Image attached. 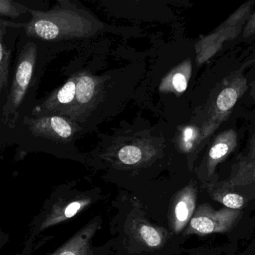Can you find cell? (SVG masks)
<instances>
[{
    "label": "cell",
    "instance_id": "cell-1",
    "mask_svg": "<svg viewBox=\"0 0 255 255\" xmlns=\"http://www.w3.org/2000/svg\"><path fill=\"white\" fill-rule=\"evenodd\" d=\"M96 189L89 192L74 190L68 186L59 188L44 204L39 214L32 221L22 255L31 253L37 237L51 227L72 219L92 205L97 199Z\"/></svg>",
    "mask_w": 255,
    "mask_h": 255
},
{
    "label": "cell",
    "instance_id": "cell-2",
    "mask_svg": "<svg viewBox=\"0 0 255 255\" xmlns=\"http://www.w3.org/2000/svg\"><path fill=\"white\" fill-rule=\"evenodd\" d=\"M32 11V20L26 25L30 36L41 39L56 40L89 36L96 32L100 23L89 14L72 9Z\"/></svg>",
    "mask_w": 255,
    "mask_h": 255
},
{
    "label": "cell",
    "instance_id": "cell-3",
    "mask_svg": "<svg viewBox=\"0 0 255 255\" xmlns=\"http://www.w3.org/2000/svg\"><path fill=\"white\" fill-rule=\"evenodd\" d=\"M247 89V80L241 68L229 74L213 89L202 108V121L199 127L202 141L210 136L228 119L234 106Z\"/></svg>",
    "mask_w": 255,
    "mask_h": 255
},
{
    "label": "cell",
    "instance_id": "cell-4",
    "mask_svg": "<svg viewBox=\"0 0 255 255\" xmlns=\"http://www.w3.org/2000/svg\"><path fill=\"white\" fill-rule=\"evenodd\" d=\"M242 210L224 208L216 210L208 203L197 207L185 235L205 236L211 234H222L231 231L241 217Z\"/></svg>",
    "mask_w": 255,
    "mask_h": 255
},
{
    "label": "cell",
    "instance_id": "cell-5",
    "mask_svg": "<svg viewBox=\"0 0 255 255\" xmlns=\"http://www.w3.org/2000/svg\"><path fill=\"white\" fill-rule=\"evenodd\" d=\"M124 230V235L127 237V243L129 246H138V249L144 251L162 249L170 237L167 230L152 225L141 216L140 213L135 210L128 216Z\"/></svg>",
    "mask_w": 255,
    "mask_h": 255
},
{
    "label": "cell",
    "instance_id": "cell-6",
    "mask_svg": "<svg viewBox=\"0 0 255 255\" xmlns=\"http://www.w3.org/2000/svg\"><path fill=\"white\" fill-rule=\"evenodd\" d=\"M198 187L193 180L178 191L171 199L168 223L174 234H179L189 225L196 210Z\"/></svg>",
    "mask_w": 255,
    "mask_h": 255
},
{
    "label": "cell",
    "instance_id": "cell-7",
    "mask_svg": "<svg viewBox=\"0 0 255 255\" xmlns=\"http://www.w3.org/2000/svg\"><path fill=\"white\" fill-rule=\"evenodd\" d=\"M101 219L95 218L77 231L57 250L49 255H92V240L101 227Z\"/></svg>",
    "mask_w": 255,
    "mask_h": 255
},
{
    "label": "cell",
    "instance_id": "cell-8",
    "mask_svg": "<svg viewBox=\"0 0 255 255\" xmlns=\"http://www.w3.org/2000/svg\"><path fill=\"white\" fill-rule=\"evenodd\" d=\"M237 143L238 134L234 129H228L217 135L209 150L206 161V175L208 178L213 177L217 165L235 150Z\"/></svg>",
    "mask_w": 255,
    "mask_h": 255
},
{
    "label": "cell",
    "instance_id": "cell-9",
    "mask_svg": "<svg viewBox=\"0 0 255 255\" xmlns=\"http://www.w3.org/2000/svg\"><path fill=\"white\" fill-rule=\"evenodd\" d=\"M35 49L30 47L22 56L16 71L15 80L11 91V104L14 107L20 105L30 83L35 64Z\"/></svg>",
    "mask_w": 255,
    "mask_h": 255
},
{
    "label": "cell",
    "instance_id": "cell-10",
    "mask_svg": "<svg viewBox=\"0 0 255 255\" xmlns=\"http://www.w3.org/2000/svg\"><path fill=\"white\" fill-rule=\"evenodd\" d=\"M252 183H255V159L245 156L239 159L235 164L232 173L228 179L212 184L218 188L233 189Z\"/></svg>",
    "mask_w": 255,
    "mask_h": 255
},
{
    "label": "cell",
    "instance_id": "cell-11",
    "mask_svg": "<svg viewBox=\"0 0 255 255\" xmlns=\"http://www.w3.org/2000/svg\"><path fill=\"white\" fill-rule=\"evenodd\" d=\"M192 74L191 59H186L171 71L164 82V89L177 94H182L186 90Z\"/></svg>",
    "mask_w": 255,
    "mask_h": 255
},
{
    "label": "cell",
    "instance_id": "cell-12",
    "mask_svg": "<svg viewBox=\"0 0 255 255\" xmlns=\"http://www.w3.org/2000/svg\"><path fill=\"white\" fill-rule=\"evenodd\" d=\"M206 189L212 199L220 203L226 208L241 210L246 204L244 197L233 192L232 189L216 187L212 183L206 185Z\"/></svg>",
    "mask_w": 255,
    "mask_h": 255
},
{
    "label": "cell",
    "instance_id": "cell-13",
    "mask_svg": "<svg viewBox=\"0 0 255 255\" xmlns=\"http://www.w3.org/2000/svg\"><path fill=\"white\" fill-rule=\"evenodd\" d=\"M202 141L199 126L186 125L183 127L179 135V149L183 153H192Z\"/></svg>",
    "mask_w": 255,
    "mask_h": 255
},
{
    "label": "cell",
    "instance_id": "cell-14",
    "mask_svg": "<svg viewBox=\"0 0 255 255\" xmlns=\"http://www.w3.org/2000/svg\"><path fill=\"white\" fill-rule=\"evenodd\" d=\"M95 82L89 76H83L79 79L76 89V98L80 104L89 102L95 93Z\"/></svg>",
    "mask_w": 255,
    "mask_h": 255
},
{
    "label": "cell",
    "instance_id": "cell-15",
    "mask_svg": "<svg viewBox=\"0 0 255 255\" xmlns=\"http://www.w3.org/2000/svg\"><path fill=\"white\" fill-rule=\"evenodd\" d=\"M45 122L49 124L52 132L57 136L62 138H68L72 135V128L65 119L59 116H54L46 119Z\"/></svg>",
    "mask_w": 255,
    "mask_h": 255
},
{
    "label": "cell",
    "instance_id": "cell-16",
    "mask_svg": "<svg viewBox=\"0 0 255 255\" xmlns=\"http://www.w3.org/2000/svg\"><path fill=\"white\" fill-rule=\"evenodd\" d=\"M141 149L134 145L125 146L119 152V159L125 165H135L142 159Z\"/></svg>",
    "mask_w": 255,
    "mask_h": 255
},
{
    "label": "cell",
    "instance_id": "cell-17",
    "mask_svg": "<svg viewBox=\"0 0 255 255\" xmlns=\"http://www.w3.org/2000/svg\"><path fill=\"white\" fill-rule=\"evenodd\" d=\"M77 84L74 81H69L58 92L57 101L59 104H66L71 103L76 97Z\"/></svg>",
    "mask_w": 255,
    "mask_h": 255
},
{
    "label": "cell",
    "instance_id": "cell-18",
    "mask_svg": "<svg viewBox=\"0 0 255 255\" xmlns=\"http://www.w3.org/2000/svg\"><path fill=\"white\" fill-rule=\"evenodd\" d=\"M1 89L4 85H7V77H8V54L4 49L3 44H1Z\"/></svg>",
    "mask_w": 255,
    "mask_h": 255
},
{
    "label": "cell",
    "instance_id": "cell-19",
    "mask_svg": "<svg viewBox=\"0 0 255 255\" xmlns=\"http://www.w3.org/2000/svg\"><path fill=\"white\" fill-rule=\"evenodd\" d=\"M254 34H255V12L249 17L243 35L244 38H249Z\"/></svg>",
    "mask_w": 255,
    "mask_h": 255
},
{
    "label": "cell",
    "instance_id": "cell-20",
    "mask_svg": "<svg viewBox=\"0 0 255 255\" xmlns=\"http://www.w3.org/2000/svg\"><path fill=\"white\" fill-rule=\"evenodd\" d=\"M1 13L2 14H7V15H17V11L14 10V7L11 8L9 5V2H5L3 0L1 1Z\"/></svg>",
    "mask_w": 255,
    "mask_h": 255
},
{
    "label": "cell",
    "instance_id": "cell-21",
    "mask_svg": "<svg viewBox=\"0 0 255 255\" xmlns=\"http://www.w3.org/2000/svg\"><path fill=\"white\" fill-rule=\"evenodd\" d=\"M246 157L249 159H255V134H254L252 139H251L249 151Z\"/></svg>",
    "mask_w": 255,
    "mask_h": 255
},
{
    "label": "cell",
    "instance_id": "cell-22",
    "mask_svg": "<svg viewBox=\"0 0 255 255\" xmlns=\"http://www.w3.org/2000/svg\"><path fill=\"white\" fill-rule=\"evenodd\" d=\"M252 95L255 100V80L252 83Z\"/></svg>",
    "mask_w": 255,
    "mask_h": 255
}]
</instances>
